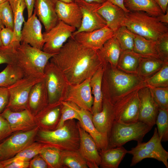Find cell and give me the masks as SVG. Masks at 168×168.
I'll return each mask as SVG.
<instances>
[{
	"mask_svg": "<svg viewBox=\"0 0 168 168\" xmlns=\"http://www.w3.org/2000/svg\"><path fill=\"white\" fill-rule=\"evenodd\" d=\"M49 61L72 85L91 78L102 65L96 50L84 47L72 37Z\"/></svg>",
	"mask_w": 168,
	"mask_h": 168,
	"instance_id": "1",
	"label": "cell"
},
{
	"mask_svg": "<svg viewBox=\"0 0 168 168\" xmlns=\"http://www.w3.org/2000/svg\"><path fill=\"white\" fill-rule=\"evenodd\" d=\"M104 69L102 82L103 97L115 103L135 93L145 84L142 76L124 73L109 64Z\"/></svg>",
	"mask_w": 168,
	"mask_h": 168,
	"instance_id": "2",
	"label": "cell"
},
{
	"mask_svg": "<svg viewBox=\"0 0 168 168\" xmlns=\"http://www.w3.org/2000/svg\"><path fill=\"white\" fill-rule=\"evenodd\" d=\"M35 141L61 151H78L80 138L77 122L75 119L67 120L61 127L53 130L39 129Z\"/></svg>",
	"mask_w": 168,
	"mask_h": 168,
	"instance_id": "3",
	"label": "cell"
},
{
	"mask_svg": "<svg viewBox=\"0 0 168 168\" xmlns=\"http://www.w3.org/2000/svg\"><path fill=\"white\" fill-rule=\"evenodd\" d=\"M54 55L28 44L20 43L15 49L14 63L20 68L25 76L43 79L45 68Z\"/></svg>",
	"mask_w": 168,
	"mask_h": 168,
	"instance_id": "4",
	"label": "cell"
},
{
	"mask_svg": "<svg viewBox=\"0 0 168 168\" xmlns=\"http://www.w3.org/2000/svg\"><path fill=\"white\" fill-rule=\"evenodd\" d=\"M123 25L133 33L148 40L156 41L168 35L167 24L143 12H126Z\"/></svg>",
	"mask_w": 168,
	"mask_h": 168,
	"instance_id": "5",
	"label": "cell"
},
{
	"mask_svg": "<svg viewBox=\"0 0 168 168\" xmlns=\"http://www.w3.org/2000/svg\"><path fill=\"white\" fill-rule=\"evenodd\" d=\"M152 128L138 121L129 124L115 122L113 124L108 138L107 149L123 146L131 140L141 142L145 135Z\"/></svg>",
	"mask_w": 168,
	"mask_h": 168,
	"instance_id": "6",
	"label": "cell"
},
{
	"mask_svg": "<svg viewBox=\"0 0 168 168\" xmlns=\"http://www.w3.org/2000/svg\"><path fill=\"white\" fill-rule=\"evenodd\" d=\"M156 127L153 135L147 142H137L136 147L128 151V153L133 156L130 166L135 165L144 159L152 158L162 162L168 168V152L163 148Z\"/></svg>",
	"mask_w": 168,
	"mask_h": 168,
	"instance_id": "7",
	"label": "cell"
},
{
	"mask_svg": "<svg viewBox=\"0 0 168 168\" xmlns=\"http://www.w3.org/2000/svg\"><path fill=\"white\" fill-rule=\"evenodd\" d=\"M49 103L52 104L64 100L69 84L60 69L49 61L44 70Z\"/></svg>",
	"mask_w": 168,
	"mask_h": 168,
	"instance_id": "8",
	"label": "cell"
},
{
	"mask_svg": "<svg viewBox=\"0 0 168 168\" xmlns=\"http://www.w3.org/2000/svg\"><path fill=\"white\" fill-rule=\"evenodd\" d=\"M43 79L24 76L7 87L9 98L6 108L13 111L27 109L29 97L31 88Z\"/></svg>",
	"mask_w": 168,
	"mask_h": 168,
	"instance_id": "9",
	"label": "cell"
},
{
	"mask_svg": "<svg viewBox=\"0 0 168 168\" xmlns=\"http://www.w3.org/2000/svg\"><path fill=\"white\" fill-rule=\"evenodd\" d=\"M37 126L31 130L14 132L0 143V161L12 158L35 141Z\"/></svg>",
	"mask_w": 168,
	"mask_h": 168,
	"instance_id": "10",
	"label": "cell"
},
{
	"mask_svg": "<svg viewBox=\"0 0 168 168\" xmlns=\"http://www.w3.org/2000/svg\"><path fill=\"white\" fill-rule=\"evenodd\" d=\"M76 30V28L59 21L50 30L43 33L44 43L42 50L50 54H57Z\"/></svg>",
	"mask_w": 168,
	"mask_h": 168,
	"instance_id": "11",
	"label": "cell"
},
{
	"mask_svg": "<svg viewBox=\"0 0 168 168\" xmlns=\"http://www.w3.org/2000/svg\"><path fill=\"white\" fill-rule=\"evenodd\" d=\"M74 2L81 10L82 20L81 26L72 35L80 32L93 31L106 26L105 20L97 12L101 4L88 2L83 0H74Z\"/></svg>",
	"mask_w": 168,
	"mask_h": 168,
	"instance_id": "12",
	"label": "cell"
},
{
	"mask_svg": "<svg viewBox=\"0 0 168 168\" xmlns=\"http://www.w3.org/2000/svg\"><path fill=\"white\" fill-rule=\"evenodd\" d=\"M90 79L88 78L77 85L69 84L63 101L72 102L80 108L91 113L94 99L90 84Z\"/></svg>",
	"mask_w": 168,
	"mask_h": 168,
	"instance_id": "13",
	"label": "cell"
},
{
	"mask_svg": "<svg viewBox=\"0 0 168 168\" xmlns=\"http://www.w3.org/2000/svg\"><path fill=\"white\" fill-rule=\"evenodd\" d=\"M44 43L41 22L34 12L24 23L21 31L20 43L42 50Z\"/></svg>",
	"mask_w": 168,
	"mask_h": 168,
	"instance_id": "14",
	"label": "cell"
},
{
	"mask_svg": "<svg viewBox=\"0 0 168 168\" xmlns=\"http://www.w3.org/2000/svg\"><path fill=\"white\" fill-rule=\"evenodd\" d=\"M138 93L140 100L138 121L153 127L156 124L159 108L147 86L141 88Z\"/></svg>",
	"mask_w": 168,
	"mask_h": 168,
	"instance_id": "15",
	"label": "cell"
},
{
	"mask_svg": "<svg viewBox=\"0 0 168 168\" xmlns=\"http://www.w3.org/2000/svg\"><path fill=\"white\" fill-rule=\"evenodd\" d=\"M114 35V31L106 26L93 31L79 32L71 37L84 47L96 51Z\"/></svg>",
	"mask_w": 168,
	"mask_h": 168,
	"instance_id": "16",
	"label": "cell"
},
{
	"mask_svg": "<svg viewBox=\"0 0 168 168\" xmlns=\"http://www.w3.org/2000/svg\"><path fill=\"white\" fill-rule=\"evenodd\" d=\"M77 124L80 135V145L78 151L85 159L88 168H98L101 157L96 144L88 133Z\"/></svg>",
	"mask_w": 168,
	"mask_h": 168,
	"instance_id": "17",
	"label": "cell"
},
{
	"mask_svg": "<svg viewBox=\"0 0 168 168\" xmlns=\"http://www.w3.org/2000/svg\"><path fill=\"white\" fill-rule=\"evenodd\" d=\"M1 114L8 123L13 133L31 130L38 126L34 116L28 109L13 111L6 108Z\"/></svg>",
	"mask_w": 168,
	"mask_h": 168,
	"instance_id": "18",
	"label": "cell"
},
{
	"mask_svg": "<svg viewBox=\"0 0 168 168\" xmlns=\"http://www.w3.org/2000/svg\"><path fill=\"white\" fill-rule=\"evenodd\" d=\"M58 0H35L34 12L47 32L55 26L59 21L55 11Z\"/></svg>",
	"mask_w": 168,
	"mask_h": 168,
	"instance_id": "19",
	"label": "cell"
},
{
	"mask_svg": "<svg viewBox=\"0 0 168 168\" xmlns=\"http://www.w3.org/2000/svg\"><path fill=\"white\" fill-rule=\"evenodd\" d=\"M138 92L133 96L125 98L120 102L117 108L114 122L129 124L138 121L140 106Z\"/></svg>",
	"mask_w": 168,
	"mask_h": 168,
	"instance_id": "20",
	"label": "cell"
},
{
	"mask_svg": "<svg viewBox=\"0 0 168 168\" xmlns=\"http://www.w3.org/2000/svg\"><path fill=\"white\" fill-rule=\"evenodd\" d=\"M62 105L61 102L49 103L34 116L39 129L51 130L57 128L61 116Z\"/></svg>",
	"mask_w": 168,
	"mask_h": 168,
	"instance_id": "21",
	"label": "cell"
},
{
	"mask_svg": "<svg viewBox=\"0 0 168 168\" xmlns=\"http://www.w3.org/2000/svg\"><path fill=\"white\" fill-rule=\"evenodd\" d=\"M97 12L105 20L106 26L114 32L123 26L126 13L120 7L108 1L101 4Z\"/></svg>",
	"mask_w": 168,
	"mask_h": 168,
	"instance_id": "22",
	"label": "cell"
},
{
	"mask_svg": "<svg viewBox=\"0 0 168 168\" xmlns=\"http://www.w3.org/2000/svg\"><path fill=\"white\" fill-rule=\"evenodd\" d=\"M56 12L59 21L78 29L81 26L82 14L78 5L75 2L67 3L58 0Z\"/></svg>",
	"mask_w": 168,
	"mask_h": 168,
	"instance_id": "23",
	"label": "cell"
},
{
	"mask_svg": "<svg viewBox=\"0 0 168 168\" xmlns=\"http://www.w3.org/2000/svg\"><path fill=\"white\" fill-rule=\"evenodd\" d=\"M92 120L97 129L108 139L114 122L113 105L109 100L102 98V110L92 114Z\"/></svg>",
	"mask_w": 168,
	"mask_h": 168,
	"instance_id": "24",
	"label": "cell"
},
{
	"mask_svg": "<svg viewBox=\"0 0 168 168\" xmlns=\"http://www.w3.org/2000/svg\"><path fill=\"white\" fill-rule=\"evenodd\" d=\"M75 108L80 115L81 126L90 135L95 141L99 151L107 149L108 138L100 132L95 127L92 120V114L87 110L80 108L75 104Z\"/></svg>",
	"mask_w": 168,
	"mask_h": 168,
	"instance_id": "25",
	"label": "cell"
},
{
	"mask_svg": "<svg viewBox=\"0 0 168 168\" xmlns=\"http://www.w3.org/2000/svg\"><path fill=\"white\" fill-rule=\"evenodd\" d=\"M48 104L47 91L44 78L36 83L31 88L27 109L35 116Z\"/></svg>",
	"mask_w": 168,
	"mask_h": 168,
	"instance_id": "26",
	"label": "cell"
},
{
	"mask_svg": "<svg viewBox=\"0 0 168 168\" xmlns=\"http://www.w3.org/2000/svg\"><path fill=\"white\" fill-rule=\"evenodd\" d=\"M96 51L103 65L109 64L117 68L122 50L114 35Z\"/></svg>",
	"mask_w": 168,
	"mask_h": 168,
	"instance_id": "27",
	"label": "cell"
},
{
	"mask_svg": "<svg viewBox=\"0 0 168 168\" xmlns=\"http://www.w3.org/2000/svg\"><path fill=\"white\" fill-rule=\"evenodd\" d=\"M128 151L123 146L100 151L99 166L102 168H118Z\"/></svg>",
	"mask_w": 168,
	"mask_h": 168,
	"instance_id": "28",
	"label": "cell"
},
{
	"mask_svg": "<svg viewBox=\"0 0 168 168\" xmlns=\"http://www.w3.org/2000/svg\"><path fill=\"white\" fill-rule=\"evenodd\" d=\"M104 71L102 64L90 79V84L94 99L91 111L92 114L100 112L102 110L103 94L101 85Z\"/></svg>",
	"mask_w": 168,
	"mask_h": 168,
	"instance_id": "29",
	"label": "cell"
},
{
	"mask_svg": "<svg viewBox=\"0 0 168 168\" xmlns=\"http://www.w3.org/2000/svg\"><path fill=\"white\" fill-rule=\"evenodd\" d=\"M124 4L129 11L143 12L156 17L164 13L154 0H124Z\"/></svg>",
	"mask_w": 168,
	"mask_h": 168,
	"instance_id": "30",
	"label": "cell"
},
{
	"mask_svg": "<svg viewBox=\"0 0 168 168\" xmlns=\"http://www.w3.org/2000/svg\"><path fill=\"white\" fill-rule=\"evenodd\" d=\"M133 34L134 42L133 50V52L141 57L154 58L161 59L157 50L156 41L148 40Z\"/></svg>",
	"mask_w": 168,
	"mask_h": 168,
	"instance_id": "31",
	"label": "cell"
},
{
	"mask_svg": "<svg viewBox=\"0 0 168 168\" xmlns=\"http://www.w3.org/2000/svg\"><path fill=\"white\" fill-rule=\"evenodd\" d=\"M14 17V37L12 42L20 43L21 33L25 21L24 12L26 6L25 0H9Z\"/></svg>",
	"mask_w": 168,
	"mask_h": 168,
	"instance_id": "32",
	"label": "cell"
},
{
	"mask_svg": "<svg viewBox=\"0 0 168 168\" xmlns=\"http://www.w3.org/2000/svg\"><path fill=\"white\" fill-rule=\"evenodd\" d=\"M140 57L133 51H122L117 68L128 73H137Z\"/></svg>",
	"mask_w": 168,
	"mask_h": 168,
	"instance_id": "33",
	"label": "cell"
},
{
	"mask_svg": "<svg viewBox=\"0 0 168 168\" xmlns=\"http://www.w3.org/2000/svg\"><path fill=\"white\" fill-rule=\"evenodd\" d=\"M62 168H88L86 161L78 151H61Z\"/></svg>",
	"mask_w": 168,
	"mask_h": 168,
	"instance_id": "34",
	"label": "cell"
},
{
	"mask_svg": "<svg viewBox=\"0 0 168 168\" xmlns=\"http://www.w3.org/2000/svg\"><path fill=\"white\" fill-rule=\"evenodd\" d=\"M44 146V144L35 141L13 157L2 161L4 167L15 161H30L35 156L40 153Z\"/></svg>",
	"mask_w": 168,
	"mask_h": 168,
	"instance_id": "35",
	"label": "cell"
},
{
	"mask_svg": "<svg viewBox=\"0 0 168 168\" xmlns=\"http://www.w3.org/2000/svg\"><path fill=\"white\" fill-rule=\"evenodd\" d=\"M24 76L22 71L16 64H7L0 72V86L8 87Z\"/></svg>",
	"mask_w": 168,
	"mask_h": 168,
	"instance_id": "36",
	"label": "cell"
},
{
	"mask_svg": "<svg viewBox=\"0 0 168 168\" xmlns=\"http://www.w3.org/2000/svg\"><path fill=\"white\" fill-rule=\"evenodd\" d=\"M167 63L156 58L141 57L138 72L141 76L148 75L159 70Z\"/></svg>",
	"mask_w": 168,
	"mask_h": 168,
	"instance_id": "37",
	"label": "cell"
},
{
	"mask_svg": "<svg viewBox=\"0 0 168 168\" xmlns=\"http://www.w3.org/2000/svg\"><path fill=\"white\" fill-rule=\"evenodd\" d=\"M114 36L122 51H133L134 46V34L123 25L115 32Z\"/></svg>",
	"mask_w": 168,
	"mask_h": 168,
	"instance_id": "38",
	"label": "cell"
},
{
	"mask_svg": "<svg viewBox=\"0 0 168 168\" xmlns=\"http://www.w3.org/2000/svg\"><path fill=\"white\" fill-rule=\"evenodd\" d=\"M61 151L44 145L40 154L47 164L49 168H62L61 163Z\"/></svg>",
	"mask_w": 168,
	"mask_h": 168,
	"instance_id": "39",
	"label": "cell"
},
{
	"mask_svg": "<svg viewBox=\"0 0 168 168\" xmlns=\"http://www.w3.org/2000/svg\"><path fill=\"white\" fill-rule=\"evenodd\" d=\"M156 124L158 136L161 142L168 141V110L159 109Z\"/></svg>",
	"mask_w": 168,
	"mask_h": 168,
	"instance_id": "40",
	"label": "cell"
},
{
	"mask_svg": "<svg viewBox=\"0 0 168 168\" xmlns=\"http://www.w3.org/2000/svg\"><path fill=\"white\" fill-rule=\"evenodd\" d=\"M61 103V116L57 128L62 126L67 120L75 119L79 121L81 120L79 114L75 109L74 104L65 101H62Z\"/></svg>",
	"mask_w": 168,
	"mask_h": 168,
	"instance_id": "41",
	"label": "cell"
},
{
	"mask_svg": "<svg viewBox=\"0 0 168 168\" xmlns=\"http://www.w3.org/2000/svg\"><path fill=\"white\" fill-rule=\"evenodd\" d=\"M159 108L168 110V87H158L147 85Z\"/></svg>",
	"mask_w": 168,
	"mask_h": 168,
	"instance_id": "42",
	"label": "cell"
},
{
	"mask_svg": "<svg viewBox=\"0 0 168 168\" xmlns=\"http://www.w3.org/2000/svg\"><path fill=\"white\" fill-rule=\"evenodd\" d=\"M147 85L158 87H168V65L166 63L156 74L147 79Z\"/></svg>",
	"mask_w": 168,
	"mask_h": 168,
	"instance_id": "43",
	"label": "cell"
},
{
	"mask_svg": "<svg viewBox=\"0 0 168 168\" xmlns=\"http://www.w3.org/2000/svg\"><path fill=\"white\" fill-rule=\"evenodd\" d=\"M0 20L5 27L14 30V15L8 1L0 4Z\"/></svg>",
	"mask_w": 168,
	"mask_h": 168,
	"instance_id": "44",
	"label": "cell"
},
{
	"mask_svg": "<svg viewBox=\"0 0 168 168\" xmlns=\"http://www.w3.org/2000/svg\"><path fill=\"white\" fill-rule=\"evenodd\" d=\"M20 44L12 42L7 46H0V65L2 64H6L7 65L15 64V49Z\"/></svg>",
	"mask_w": 168,
	"mask_h": 168,
	"instance_id": "45",
	"label": "cell"
},
{
	"mask_svg": "<svg viewBox=\"0 0 168 168\" xmlns=\"http://www.w3.org/2000/svg\"><path fill=\"white\" fill-rule=\"evenodd\" d=\"M157 52L161 59L168 62V35L156 41Z\"/></svg>",
	"mask_w": 168,
	"mask_h": 168,
	"instance_id": "46",
	"label": "cell"
},
{
	"mask_svg": "<svg viewBox=\"0 0 168 168\" xmlns=\"http://www.w3.org/2000/svg\"><path fill=\"white\" fill-rule=\"evenodd\" d=\"M12 133L8 123L0 114V143Z\"/></svg>",
	"mask_w": 168,
	"mask_h": 168,
	"instance_id": "47",
	"label": "cell"
},
{
	"mask_svg": "<svg viewBox=\"0 0 168 168\" xmlns=\"http://www.w3.org/2000/svg\"><path fill=\"white\" fill-rule=\"evenodd\" d=\"M14 34V30L9 28L5 27L2 29L0 32V38L3 46H7L11 44Z\"/></svg>",
	"mask_w": 168,
	"mask_h": 168,
	"instance_id": "48",
	"label": "cell"
},
{
	"mask_svg": "<svg viewBox=\"0 0 168 168\" xmlns=\"http://www.w3.org/2000/svg\"><path fill=\"white\" fill-rule=\"evenodd\" d=\"M9 98V94L7 87L0 86V114L6 108Z\"/></svg>",
	"mask_w": 168,
	"mask_h": 168,
	"instance_id": "49",
	"label": "cell"
},
{
	"mask_svg": "<svg viewBox=\"0 0 168 168\" xmlns=\"http://www.w3.org/2000/svg\"><path fill=\"white\" fill-rule=\"evenodd\" d=\"M29 168H49V167L46 162L39 153L30 161Z\"/></svg>",
	"mask_w": 168,
	"mask_h": 168,
	"instance_id": "50",
	"label": "cell"
},
{
	"mask_svg": "<svg viewBox=\"0 0 168 168\" xmlns=\"http://www.w3.org/2000/svg\"><path fill=\"white\" fill-rule=\"evenodd\" d=\"M29 164L30 161H16L6 165L4 168H27Z\"/></svg>",
	"mask_w": 168,
	"mask_h": 168,
	"instance_id": "51",
	"label": "cell"
},
{
	"mask_svg": "<svg viewBox=\"0 0 168 168\" xmlns=\"http://www.w3.org/2000/svg\"><path fill=\"white\" fill-rule=\"evenodd\" d=\"M35 0H25L27 10L28 18L32 15Z\"/></svg>",
	"mask_w": 168,
	"mask_h": 168,
	"instance_id": "52",
	"label": "cell"
},
{
	"mask_svg": "<svg viewBox=\"0 0 168 168\" xmlns=\"http://www.w3.org/2000/svg\"><path fill=\"white\" fill-rule=\"evenodd\" d=\"M159 6L164 14L168 9V0H154Z\"/></svg>",
	"mask_w": 168,
	"mask_h": 168,
	"instance_id": "53",
	"label": "cell"
},
{
	"mask_svg": "<svg viewBox=\"0 0 168 168\" xmlns=\"http://www.w3.org/2000/svg\"><path fill=\"white\" fill-rule=\"evenodd\" d=\"M111 2L113 3L123 9L126 12H129L130 11L124 7V0H105Z\"/></svg>",
	"mask_w": 168,
	"mask_h": 168,
	"instance_id": "54",
	"label": "cell"
},
{
	"mask_svg": "<svg viewBox=\"0 0 168 168\" xmlns=\"http://www.w3.org/2000/svg\"><path fill=\"white\" fill-rule=\"evenodd\" d=\"M157 17L161 22L165 24H167L168 23V9L165 14H162Z\"/></svg>",
	"mask_w": 168,
	"mask_h": 168,
	"instance_id": "55",
	"label": "cell"
},
{
	"mask_svg": "<svg viewBox=\"0 0 168 168\" xmlns=\"http://www.w3.org/2000/svg\"><path fill=\"white\" fill-rule=\"evenodd\" d=\"M84 1L90 3H96L102 4L104 2L105 0H83Z\"/></svg>",
	"mask_w": 168,
	"mask_h": 168,
	"instance_id": "56",
	"label": "cell"
},
{
	"mask_svg": "<svg viewBox=\"0 0 168 168\" xmlns=\"http://www.w3.org/2000/svg\"><path fill=\"white\" fill-rule=\"evenodd\" d=\"M5 26L1 21V20H0V32L1 31V30H2V29ZM3 46L2 43V42L1 41L0 38V46Z\"/></svg>",
	"mask_w": 168,
	"mask_h": 168,
	"instance_id": "57",
	"label": "cell"
},
{
	"mask_svg": "<svg viewBox=\"0 0 168 168\" xmlns=\"http://www.w3.org/2000/svg\"><path fill=\"white\" fill-rule=\"evenodd\" d=\"M64 2L67 3L72 2H74V0H59Z\"/></svg>",
	"mask_w": 168,
	"mask_h": 168,
	"instance_id": "58",
	"label": "cell"
},
{
	"mask_svg": "<svg viewBox=\"0 0 168 168\" xmlns=\"http://www.w3.org/2000/svg\"><path fill=\"white\" fill-rule=\"evenodd\" d=\"M0 168H4V166L2 161H0Z\"/></svg>",
	"mask_w": 168,
	"mask_h": 168,
	"instance_id": "59",
	"label": "cell"
},
{
	"mask_svg": "<svg viewBox=\"0 0 168 168\" xmlns=\"http://www.w3.org/2000/svg\"><path fill=\"white\" fill-rule=\"evenodd\" d=\"M9 0H0V4L5 2L8 1Z\"/></svg>",
	"mask_w": 168,
	"mask_h": 168,
	"instance_id": "60",
	"label": "cell"
},
{
	"mask_svg": "<svg viewBox=\"0 0 168 168\" xmlns=\"http://www.w3.org/2000/svg\"><path fill=\"white\" fill-rule=\"evenodd\" d=\"M1 152L0 151V158L1 157Z\"/></svg>",
	"mask_w": 168,
	"mask_h": 168,
	"instance_id": "61",
	"label": "cell"
}]
</instances>
